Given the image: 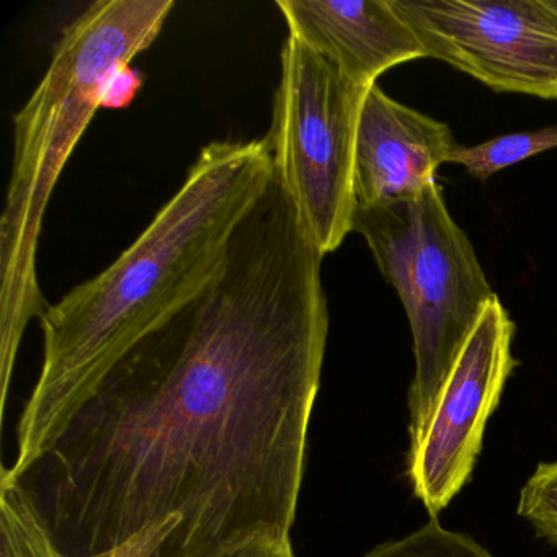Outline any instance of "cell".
<instances>
[{
  "instance_id": "obj_14",
  "label": "cell",
  "mask_w": 557,
  "mask_h": 557,
  "mask_svg": "<svg viewBox=\"0 0 557 557\" xmlns=\"http://www.w3.org/2000/svg\"><path fill=\"white\" fill-rule=\"evenodd\" d=\"M141 83V77L132 66L123 67L110 81L103 107H107V109H122V107L128 106L135 99Z\"/></svg>"
},
{
  "instance_id": "obj_10",
  "label": "cell",
  "mask_w": 557,
  "mask_h": 557,
  "mask_svg": "<svg viewBox=\"0 0 557 557\" xmlns=\"http://www.w3.org/2000/svg\"><path fill=\"white\" fill-rule=\"evenodd\" d=\"M557 148V125L534 132L511 133L475 146L456 145L448 162L462 165L471 177L485 182L492 175Z\"/></svg>"
},
{
  "instance_id": "obj_3",
  "label": "cell",
  "mask_w": 557,
  "mask_h": 557,
  "mask_svg": "<svg viewBox=\"0 0 557 557\" xmlns=\"http://www.w3.org/2000/svg\"><path fill=\"white\" fill-rule=\"evenodd\" d=\"M174 0H97L58 40L50 66L14 116V164L0 218V412L27 325L47 311L38 244L54 187L107 87L164 28Z\"/></svg>"
},
{
  "instance_id": "obj_6",
  "label": "cell",
  "mask_w": 557,
  "mask_h": 557,
  "mask_svg": "<svg viewBox=\"0 0 557 557\" xmlns=\"http://www.w3.org/2000/svg\"><path fill=\"white\" fill-rule=\"evenodd\" d=\"M425 50L495 92L557 100V0H394Z\"/></svg>"
},
{
  "instance_id": "obj_2",
  "label": "cell",
  "mask_w": 557,
  "mask_h": 557,
  "mask_svg": "<svg viewBox=\"0 0 557 557\" xmlns=\"http://www.w3.org/2000/svg\"><path fill=\"white\" fill-rule=\"evenodd\" d=\"M275 175L267 138L201 149L177 194L99 275L41 315L44 364L22 410L15 482L51 448L113 367L226 265L234 233Z\"/></svg>"
},
{
  "instance_id": "obj_1",
  "label": "cell",
  "mask_w": 557,
  "mask_h": 557,
  "mask_svg": "<svg viewBox=\"0 0 557 557\" xmlns=\"http://www.w3.org/2000/svg\"><path fill=\"white\" fill-rule=\"evenodd\" d=\"M322 260L273 175L220 275L15 481L64 556L143 543L148 557H221L289 541L327 348Z\"/></svg>"
},
{
  "instance_id": "obj_5",
  "label": "cell",
  "mask_w": 557,
  "mask_h": 557,
  "mask_svg": "<svg viewBox=\"0 0 557 557\" xmlns=\"http://www.w3.org/2000/svg\"><path fill=\"white\" fill-rule=\"evenodd\" d=\"M367 92L324 54L288 35L265 138L275 174L324 257L354 233L355 145Z\"/></svg>"
},
{
  "instance_id": "obj_15",
  "label": "cell",
  "mask_w": 557,
  "mask_h": 557,
  "mask_svg": "<svg viewBox=\"0 0 557 557\" xmlns=\"http://www.w3.org/2000/svg\"><path fill=\"white\" fill-rule=\"evenodd\" d=\"M221 557H295V553H293L292 541H286V543L257 541V543L237 547Z\"/></svg>"
},
{
  "instance_id": "obj_13",
  "label": "cell",
  "mask_w": 557,
  "mask_h": 557,
  "mask_svg": "<svg viewBox=\"0 0 557 557\" xmlns=\"http://www.w3.org/2000/svg\"><path fill=\"white\" fill-rule=\"evenodd\" d=\"M517 513L557 549V461L537 465L521 488Z\"/></svg>"
},
{
  "instance_id": "obj_12",
  "label": "cell",
  "mask_w": 557,
  "mask_h": 557,
  "mask_svg": "<svg viewBox=\"0 0 557 557\" xmlns=\"http://www.w3.org/2000/svg\"><path fill=\"white\" fill-rule=\"evenodd\" d=\"M363 557H494L469 534L446 530L438 518L400 540L386 541Z\"/></svg>"
},
{
  "instance_id": "obj_4",
  "label": "cell",
  "mask_w": 557,
  "mask_h": 557,
  "mask_svg": "<svg viewBox=\"0 0 557 557\" xmlns=\"http://www.w3.org/2000/svg\"><path fill=\"white\" fill-rule=\"evenodd\" d=\"M354 233L367 240L409 319L416 357L409 389L412 445L495 293L468 234L453 220L438 182L409 200L357 207Z\"/></svg>"
},
{
  "instance_id": "obj_8",
  "label": "cell",
  "mask_w": 557,
  "mask_h": 557,
  "mask_svg": "<svg viewBox=\"0 0 557 557\" xmlns=\"http://www.w3.org/2000/svg\"><path fill=\"white\" fill-rule=\"evenodd\" d=\"M458 143L451 128L387 96L368 89L358 116L355 145L357 207L409 200L438 182Z\"/></svg>"
},
{
  "instance_id": "obj_9",
  "label": "cell",
  "mask_w": 557,
  "mask_h": 557,
  "mask_svg": "<svg viewBox=\"0 0 557 557\" xmlns=\"http://www.w3.org/2000/svg\"><path fill=\"white\" fill-rule=\"evenodd\" d=\"M276 8L288 35L324 54L364 89L386 71L425 58L394 0H278Z\"/></svg>"
},
{
  "instance_id": "obj_11",
  "label": "cell",
  "mask_w": 557,
  "mask_h": 557,
  "mask_svg": "<svg viewBox=\"0 0 557 557\" xmlns=\"http://www.w3.org/2000/svg\"><path fill=\"white\" fill-rule=\"evenodd\" d=\"M0 557H66L18 485L0 488Z\"/></svg>"
},
{
  "instance_id": "obj_7",
  "label": "cell",
  "mask_w": 557,
  "mask_h": 557,
  "mask_svg": "<svg viewBox=\"0 0 557 557\" xmlns=\"http://www.w3.org/2000/svg\"><path fill=\"white\" fill-rule=\"evenodd\" d=\"M515 331L495 295L462 345L425 430L409 446L407 478L430 518L448 507L471 479L487 420L518 367L511 355Z\"/></svg>"
}]
</instances>
